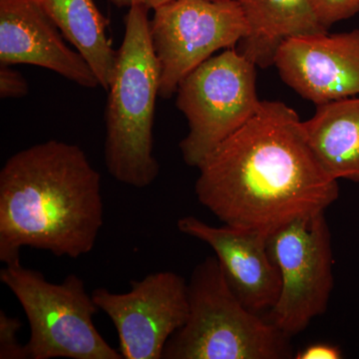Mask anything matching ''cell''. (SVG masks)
Wrapping results in <instances>:
<instances>
[{
  "label": "cell",
  "mask_w": 359,
  "mask_h": 359,
  "mask_svg": "<svg viewBox=\"0 0 359 359\" xmlns=\"http://www.w3.org/2000/svg\"><path fill=\"white\" fill-rule=\"evenodd\" d=\"M201 205L224 224L273 233L325 212L339 195L309 146L302 121L280 101H262L256 114L198 167Z\"/></svg>",
  "instance_id": "obj_1"
},
{
  "label": "cell",
  "mask_w": 359,
  "mask_h": 359,
  "mask_svg": "<svg viewBox=\"0 0 359 359\" xmlns=\"http://www.w3.org/2000/svg\"><path fill=\"white\" fill-rule=\"evenodd\" d=\"M101 175L74 144L49 140L11 156L0 171V261L23 248L76 259L103 226Z\"/></svg>",
  "instance_id": "obj_2"
},
{
  "label": "cell",
  "mask_w": 359,
  "mask_h": 359,
  "mask_svg": "<svg viewBox=\"0 0 359 359\" xmlns=\"http://www.w3.org/2000/svg\"><path fill=\"white\" fill-rule=\"evenodd\" d=\"M150 25L148 8L130 7L105 111L106 168L116 181L138 189L152 185L160 172L153 155L160 66Z\"/></svg>",
  "instance_id": "obj_3"
},
{
  "label": "cell",
  "mask_w": 359,
  "mask_h": 359,
  "mask_svg": "<svg viewBox=\"0 0 359 359\" xmlns=\"http://www.w3.org/2000/svg\"><path fill=\"white\" fill-rule=\"evenodd\" d=\"M185 325L168 340L164 359L292 358L290 337L245 308L217 257L194 269Z\"/></svg>",
  "instance_id": "obj_4"
},
{
  "label": "cell",
  "mask_w": 359,
  "mask_h": 359,
  "mask_svg": "<svg viewBox=\"0 0 359 359\" xmlns=\"http://www.w3.org/2000/svg\"><path fill=\"white\" fill-rule=\"evenodd\" d=\"M0 280L15 295L29 323L28 358L123 359L94 325L99 309L79 276L50 283L18 259L6 264Z\"/></svg>",
  "instance_id": "obj_5"
},
{
  "label": "cell",
  "mask_w": 359,
  "mask_h": 359,
  "mask_svg": "<svg viewBox=\"0 0 359 359\" xmlns=\"http://www.w3.org/2000/svg\"><path fill=\"white\" fill-rule=\"evenodd\" d=\"M177 108L188 122L180 143L188 166L198 168L222 142L244 126L261 106L257 66L236 48L205 60L177 89Z\"/></svg>",
  "instance_id": "obj_6"
},
{
  "label": "cell",
  "mask_w": 359,
  "mask_h": 359,
  "mask_svg": "<svg viewBox=\"0 0 359 359\" xmlns=\"http://www.w3.org/2000/svg\"><path fill=\"white\" fill-rule=\"evenodd\" d=\"M268 250L282 280L269 321L292 337L325 313L334 289L332 236L325 212L273 231L269 236Z\"/></svg>",
  "instance_id": "obj_7"
},
{
  "label": "cell",
  "mask_w": 359,
  "mask_h": 359,
  "mask_svg": "<svg viewBox=\"0 0 359 359\" xmlns=\"http://www.w3.org/2000/svg\"><path fill=\"white\" fill-rule=\"evenodd\" d=\"M150 28L163 99L176 94L184 78L215 52L235 48L248 33L236 0H173L154 11Z\"/></svg>",
  "instance_id": "obj_8"
},
{
  "label": "cell",
  "mask_w": 359,
  "mask_h": 359,
  "mask_svg": "<svg viewBox=\"0 0 359 359\" xmlns=\"http://www.w3.org/2000/svg\"><path fill=\"white\" fill-rule=\"evenodd\" d=\"M92 297L114 325L124 359L162 358L168 340L189 314L188 283L173 271L132 280L124 294L99 287Z\"/></svg>",
  "instance_id": "obj_9"
},
{
  "label": "cell",
  "mask_w": 359,
  "mask_h": 359,
  "mask_svg": "<svg viewBox=\"0 0 359 359\" xmlns=\"http://www.w3.org/2000/svg\"><path fill=\"white\" fill-rule=\"evenodd\" d=\"M283 81L316 106L359 95V28L285 40L276 53Z\"/></svg>",
  "instance_id": "obj_10"
},
{
  "label": "cell",
  "mask_w": 359,
  "mask_h": 359,
  "mask_svg": "<svg viewBox=\"0 0 359 359\" xmlns=\"http://www.w3.org/2000/svg\"><path fill=\"white\" fill-rule=\"evenodd\" d=\"M36 0H0V65L53 71L84 88L99 85L95 73Z\"/></svg>",
  "instance_id": "obj_11"
},
{
  "label": "cell",
  "mask_w": 359,
  "mask_h": 359,
  "mask_svg": "<svg viewBox=\"0 0 359 359\" xmlns=\"http://www.w3.org/2000/svg\"><path fill=\"white\" fill-rule=\"evenodd\" d=\"M177 226L181 233L212 248L245 308L259 313L275 306L282 280L269 252L268 233L228 224L212 226L193 216L179 219Z\"/></svg>",
  "instance_id": "obj_12"
},
{
  "label": "cell",
  "mask_w": 359,
  "mask_h": 359,
  "mask_svg": "<svg viewBox=\"0 0 359 359\" xmlns=\"http://www.w3.org/2000/svg\"><path fill=\"white\" fill-rule=\"evenodd\" d=\"M247 21V35L237 50L256 66H273L285 40L327 32L314 15L308 0H236Z\"/></svg>",
  "instance_id": "obj_13"
},
{
  "label": "cell",
  "mask_w": 359,
  "mask_h": 359,
  "mask_svg": "<svg viewBox=\"0 0 359 359\" xmlns=\"http://www.w3.org/2000/svg\"><path fill=\"white\" fill-rule=\"evenodd\" d=\"M302 127L327 173L359 184V95L316 106Z\"/></svg>",
  "instance_id": "obj_14"
},
{
  "label": "cell",
  "mask_w": 359,
  "mask_h": 359,
  "mask_svg": "<svg viewBox=\"0 0 359 359\" xmlns=\"http://www.w3.org/2000/svg\"><path fill=\"white\" fill-rule=\"evenodd\" d=\"M68 41L86 59L99 85L108 91L117 59L107 35L108 21L94 0H36Z\"/></svg>",
  "instance_id": "obj_15"
},
{
  "label": "cell",
  "mask_w": 359,
  "mask_h": 359,
  "mask_svg": "<svg viewBox=\"0 0 359 359\" xmlns=\"http://www.w3.org/2000/svg\"><path fill=\"white\" fill-rule=\"evenodd\" d=\"M308 2L320 25L327 29L334 23L349 20L359 13V0H308Z\"/></svg>",
  "instance_id": "obj_16"
},
{
  "label": "cell",
  "mask_w": 359,
  "mask_h": 359,
  "mask_svg": "<svg viewBox=\"0 0 359 359\" xmlns=\"http://www.w3.org/2000/svg\"><path fill=\"white\" fill-rule=\"evenodd\" d=\"M21 323L16 318L0 311V359H27L25 344L21 346L18 334Z\"/></svg>",
  "instance_id": "obj_17"
},
{
  "label": "cell",
  "mask_w": 359,
  "mask_h": 359,
  "mask_svg": "<svg viewBox=\"0 0 359 359\" xmlns=\"http://www.w3.org/2000/svg\"><path fill=\"white\" fill-rule=\"evenodd\" d=\"M29 86L23 75L11 65H0V97L2 99L23 98Z\"/></svg>",
  "instance_id": "obj_18"
},
{
  "label": "cell",
  "mask_w": 359,
  "mask_h": 359,
  "mask_svg": "<svg viewBox=\"0 0 359 359\" xmlns=\"http://www.w3.org/2000/svg\"><path fill=\"white\" fill-rule=\"evenodd\" d=\"M341 351L337 346L327 344H316L306 346L294 354L297 359H339Z\"/></svg>",
  "instance_id": "obj_19"
},
{
  "label": "cell",
  "mask_w": 359,
  "mask_h": 359,
  "mask_svg": "<svg viewBox=\"0 0 359 359\" xmlns=\"http://www.w3.org/2000/svg\"><path fill=\"white\" fill-rule=\"evenodd\" d=\"M111 4H114L117 7H132V6H144L149 11L159 8V7L173 1V0H109Z\"/></svg>",
  "instance_id": "obj_20"
}]
</instances>
